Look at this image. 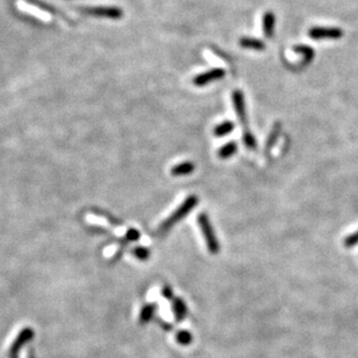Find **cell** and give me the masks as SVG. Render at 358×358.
I'll use <instances>...</instances> for the list:
<instances>
[{
    "label": "cell",
    "mask_w": 358,
    "mask_h": 358,
    "mask_svg": "<svg viewBox=\"0 0 358 358\" xmlns=\"http://www.w3.org/2000/svg\"><path fill=\"white\" fill-rule=\"evenodd\" d=\"M197 203H198L197 196L191 195V196L187 197L186 201H183L182 204H181L167 219H165L160 224L159 233H165V232H167L169 228L174 226L176 223H179L181 219H183L184 217L189 215V212L197 205Z\"/></svg>",
    "instance_id": "6da1fadb"
},
{
    "label": "cell",
    "mask_w": 358,
    "mask_h": 358,
    "mask_svg": "<svg viewBox=\"0 0 358 358\" xmlns=\"http://www.w3.org/2000/svg\"><path fill=\"white\" fill-rule=\"evenodd\" d=\"M197 221H198V226L202 231V234L204 235L208 250L211 254H217L219 252L220 246L218 240H217L215 232H213V227L211 223H210L209 217L206 216L205 213H201V215L197 217Z\"/></svg>",
    "instance_id": "7a4b0ae2"
},
{
    "label": "cell",
    "mask_w": 358,
    "mask_h": 358,
    "mask_svg": "<svg viewBox=\"0 0 358 358\" xmlns=\"http://www.w3.org/2000/svg\"><path fill=\"white\" fill-rule=\"evenodd\" d=\"M33 337H34V330L29 327L24 328L19 333V335L16 337V339H14L12 344H11L9 349V357L18 358L22 346L27 344L28 342H31Z\"/></svg>",
    "instance_id": "3957f363"
},
{
    "label": "cell",
    "mask_w": 358,
    "mask_h": 358,
    "mask_svg": "<svg viewBox=\"0 0 358 358\" xmlns=\"http://www.w3.org/2000/svg\"><path fill=\"white\" fill-rule=\"evenodd\" d=\"M308 35L313 40H338L343 36V31L339 28L313 27L308 31Z\"/></svg>",
    "instance_id": "277c9868"
},
{
    "label": "cell",
    "mask_w": 358,
    "mask_h": 358,
    "mask_svg": "<svg viewBox=\"0 0 358 358\" xmlns=\"http://www.w3.org/2000/svg\"><path fill=\"white\" fill-rule=\"evenodd\" d=\"M85 13L95 17H105L109 19H121L123 12L116 7H87L83 10Z\"/></svg>",
    "instance_id": "5b68a950"
},
{
    "label": "cell",
    "mask_w": 358,
    "mask_h": 358,
    "mask_svg": "<svg viewBox=\"0 0 358 358\" xmlns=\"http://www.w3.org/2000/svg\"><path fill=\"white\" fill-rule=\"evenodd\" d=\"M224 77H225V71L223 69H213V70H210L208 72L201 73V75L195 77L194 84L196 85V86H205V85L210 84L211 81L221 79L224 78Z\"/></svg>",
    "instance_id": "8992f818"
},
{
    "label": "cell",
    "mask_w": 358,
    "mask_h": 358,
    "mask_svg": "<svg viewBox=\"0 0 358 358\" xmlns=\"http://www.w3.org/2000/svg\"><path fill=\"white\" fill-rule=\"evenodd\" d=\"M232 98H233V105L235 108V113H237V115L240 119V122H241L243 125H246V122H247L246 106H245V98H243L242 92L234 91Z\"/></svg>",
    "instance_id": "52a82bcc"
},
{
    "label": "cell",
    "mask_w": 358,
    "mask_h": 358,
    "mask_svg": "<svg viewBox=\"0 0 358 358\" xmlns=\"http://www.w3.org/2000/svg\"><path fill=\"white\" fill-rule=\"evenodd\" d=\"M173 312H174V316L178 321H182L186 319L187 316V305L181 298H174L173 299Z\"/></svg>",
    "instance_id": "ba28073f"
},
{
    "label": "cell",
    "mask_w": 358,
    "mask_h": 358,
    "mask_svg": "<svg viewBox=\"0 0 358 358\" xmlns=\"http://www.w3.org/2000/svg\"><path fill=\"white\" fill-rule=\"evenodd\" d=\"M195 171V165L193 162L190 161H184L181 162V164L174 166V167L172 168L171 173L174 176H183V175H188L190 174V173H193Z\"/></svg>",
    "instance_id": "9c48e42d"
},
{
    "label": "cell",
    "mask_w": 358,
    "mask_h": 358,
    "mask_svg": "<svg viewBox=\"0 0 358 358\" xmlns=\"http://www.w3.org/2000/svg\"><path fill=\"white\" fill-rule=\"evenodd\" d=\"M154 313H156V305L154 304H145L140 309L139 313V323L146 324L149 321L153 318Z\"/></svg>",
    "instance_id": "30bf717a"
},
{
    "label": "cell",
    "mask_w": 358,
    "mask_h": 358,
    "mask_svg": "<svg viewBox=\"0 0 358 358\" xmlns=\"http://www.w3.org/2000/svg\"><path fill=\"white\" fill-rule=\"evenodd\" d=\"M240 46L246 49H253V50H264L265 44L260 40L256 39H249V38H242L240 40Z\"/></svg>",
    "instance_id": "8fae6325"
},
{
    "label": "cell",
    "mask_w": 358,
    "mask_h": 358,
    "mask_svg": "<svg viewBox=\"0 0 358 358\" xmlns=\"http://www.w3.org/2000/svg\"><path fill=\"white\" fill-rule=\"evenodd\" d=\"M275 16L271 12H267L263 17V32L267 38H271L274 33Z\"/></svg>",
    "instance_id": "7c38bea8"
},
{
    "label": "cell",
    "mask_w": 358,
    "mask_h": 358,
    "mask_svg": "<svg viewBox=\"0 0 358 358\" xmlns=\"http://www.w3.org/2000/svg\"><path fill=\"white\" fill-rule=\"evenodd\" d=\"M234 129V123L231 121H226L223 122V123H220L217 125L215 128V130H213V134L217 137H223V136H226L228 134H231L232 131H233Z\"/></svg>",
    "instance_id": "4fadbf2b"
},
{
    "label": "cell",
    "mask_w": 358,
    "mask_h": 358,
    "mask_svg": "<svg viewBox=\"0 0 358 358\" xmlns=\"http://www.w3.org/2000/svg\"><path fill=\"white\" fill-rule=\"evenodd\" d=\"M238 146L237 143L235 142H230L227 144H225L223 147H220L218 151V156L221 159H227V158H230L233 156V154L237 152Z\"/></svg>",
    "instance_id": "5bb4252c"
},
{
    "label": "cell",
    "mask_w": 358,
    "mask_h": 358,
    "mask_svg": "<svg viewBox=\"0 0 358 358\" xmlns=\"http://www.w3.org/2000/svg\"><path fill=\"white\" fill-rule=\"evenodd\" d=\"M176 341L181 345H189L193 342V335L189 330L182 329L176 333Z\"/></svg>",
    "instance_id": "9a60e30c"
},
{
    "label": "cell",
    "mask_w": 358,
    "mask_h": 358,
    "mask_svg": "<svg viewBox=\"0 0 358 358\" xmlns=\"http://www.w3.org/2000/svg\"><path fill=\"white\" fill-rule=\"evenodd\" d=\"M131 252H132V254H134V256L136 257V259H138L139 261H147L151 255L150 249L146 248V247H143V246L134 247Z\"/></svg>",
    "instance_id": "2e32d148"
},
{
    "label": "cell",
    "mask_w": 358,
    "mask_h": 358,
    "mask_svg": "<svg viewBox=\"0 0 358 358\" xmlns=\"http://www.w3.org/2000/svg\"><path fill=\"white\" fill-rule=\"evenodd\" d=\"M243 142H245L246 146L250 150H254L256 147V139L254 138V136L250 134L248 129H246L245 134H243Z\"/></svg>",
    "instance_id": "e0dca14e"
},
{
    "label": "cell",
    "mask_w": 358,
    "mask_h": 358,
    "mask_svg": "<svg viewBox=\"0 0 358 358\" xmlns=\"http://www.w3.org/2000/svg\"><path fill=\"white\" fill-rule=\"evenodd\" d=\"M293 49L304 55L305 58H306V61H307V62L311 61L312 58L314 57V53H313V50L311 49V48H308L306 46H297V47H294Z\"/></svg>",
    "instance_id": "ac0fdd59"
},
{
    "label": "cell",
    "mask_w": 358,
    "mask_h": 358,
    "mask_svg": "<svg viewBox=\"0 0 358 358\" xmlns=\"http://www.w3.org/2000/svg\"><path fill=\"white\" fill-rule=\"evenodd\" d=\"M140 238V232L138 230H136V228H129V230L125 232V240L127 241H137Z\"/></svg>",
    "instance_id": "d6986e66"
},
{
    "label": "cell",
    "mask_w": 358,
    "mask_h": 358,
    "mask_svg": "<svg viewBox=\"0 0 358 358\" xmlns=\"http://www.w3.org/2000/svg\"><path fill=\"white\" fill-rule=\"evenodd\" d=\"M343 243H344L345 247H353L358 245V231H356L355 233L348 235V237L344 239V242Z\"/></svg>",
    "instance_id": "ffe728a7"
},
{
    "label": "cell",
    "mask_w": 358,
    "mask_h": 358,
    "mask_svg": "<svg viewBox=\"0 0 358 358\" xmlns=\"http://www.w3.org/2000/svg\"><path fill=\"white\" fill-rule=\"evenodd\" d=\"M161 293H162V297L165 299H167V300H173V290L168 285L162 287Z\"/></svg>",
    "instance_id": "44dd1931"
}]
</instances>
